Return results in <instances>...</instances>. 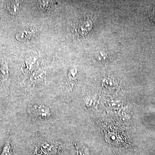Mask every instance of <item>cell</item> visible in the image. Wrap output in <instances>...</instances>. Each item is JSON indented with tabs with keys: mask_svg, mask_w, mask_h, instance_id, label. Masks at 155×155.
I'll list each match as a JSON object with an SVG mask.
<instances>
[{
	"mask_svg": "<svg viewBox=\"0 0 155 155\" xmlns=\"http://www.w3.org/2000/svg\"><path fill=\"white\" fill-rule=\"evenodd\" d=\"M149 17L152 22L155 23V6L153 7L149 13Z\"/></svg>",
	"mask_w": 155,
	"mask_h": 155,
	"instance_id": "cell-7",
	"label": "cell"
},
{
	"mask_svg": "<svg viewBox=\"0 0 155 155\" xmlns=\"http://www.w3.org/2000/svg\"><path fill=\"white\" fill-rule=\"evenodd\" d=\"M28 113L35 117L40 119H45L51 115L49 108L44 105H35L29 107Z\"/></svg>",
	"mask_w": 155,
	"mask_h": 155,
	"instance_id": "cell-1",
	"label": "cell"
},
{
	"mask_svg": "<svg viewBox=\"0 0 155 155\" xmlns=\"http://www.w3.org/2000/svg\"><path fill=\"white\" fill-rule=\"evenodd\" d=\"M92 27V23L90 20H80L78 23L75 30L79 35H83L90 31Z\"/></svg>",
	"mask_w": 155,
	"mask_h": 155,
	"instance_id": "cell-2",
	"label": "cell"
},
{
	"mask_svg": "<svg viewBox=\"0 0 155 155\" xmlns=\"http://www.w3.org/2000/svg\"><path fill=\"white\" fill-rule=\"evenodd\" d=\"M96 58L99 61H105L107 58V55L104 52L100 51L97 54Z\"/></svg>",
	"mask_w": 155,
	"mask_h": 155,
	"instance_id": "cell-6",
	"label": "cell"
},
{
	"mask_svg": "<svg viewBox=\"0 0 155 155\" xmlns=\"http://www.w3.org/2000/svg\"><path fill=\"white\" fill-rule=\"evenodd\" d=\"M20 8V5L17 2H13L9 3L7 8L9 13L12 15H16L18 14Z\"/></svg>",
	"mask_w": 155,
	"mask_h": 155,
	"instance_id": "cell-5",
	"label": "cell"
},
{
	"mask_svg": "<svg viewBox=\"0 0 155 155\" xmlns=\"http://www.w3.org/2000/svg\"><path fill=\"white\" fill-rule=\"evenodd\" d=\"M58 143L49 140L42 143L41 145V149L45 153H53L57 150Z\"/></svg>",
	"mask_w": 155,
	"mask_h": 155,
	"instance_id": "cell-4",
	"label": "cell"
},
{
	"mask_svg": "<svg viewBox=\"0 0 155 155\" xmlns=\"http://www.w3.org/2000/svg\"><path fill=\"white\" fill-rule=\"evenodd\" d=\"M35 28H26L22 31L16 35V38L19 41H24L31 38L35 34Z\"/></svg>",
	"mask_w": 155,
	"mask_h": 155,
	"instance_id": "cell-3",
	"label": "cell"
}]
</instances>
